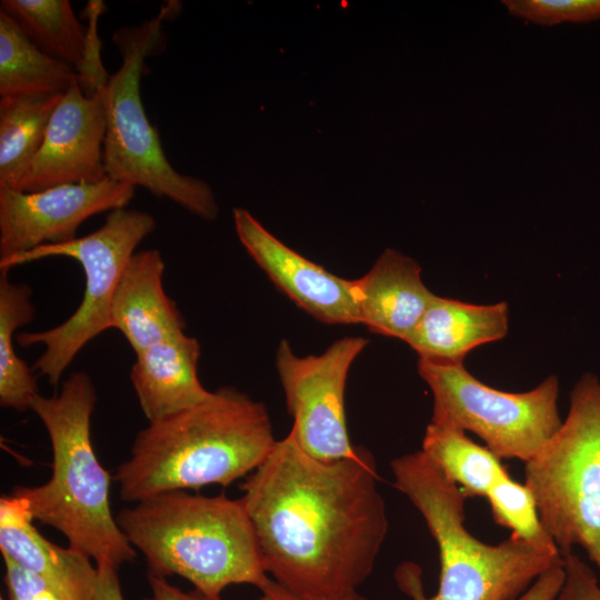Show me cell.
Instances as JSON below:
<instances>
[{"mask_svg":"<svg viewBox=\"0 0 600 600\" xmlns=\"http://www.w3.org/2000/svg\"><path fill=\"white\" fill-rule=\"evenodd\" d=\"M241 490L273 581L297 596L322 599L358 590L369 578L389 520L368 450L321 460L290 431Z\"/></svg>","mask_w":600,"mask_h":600,"instance_id":"cell-1","label":"cell"},{"mask_svg":"<svg viewBox=\"0 0 600 600\" xmlns=\"http://www.w3.org/2000/svg\"><path fill=\"white\" fill-rule=\"evenodd\" d=\"M276 442L264 404L224 387L189 409L149 422L113 479L120 498L132 503L207 484L228 487L253 472Z\"/></svg>","mask_w":600,"mask_h":600,"instance_id":"cell-2","label":"cell"},{"mask_svg":"<svg viewBox=\"0 0 600 600\" xmlns=\"http://www.w3.org/2000/svg\"><path fill=\"white\" fill-rule=\"evenodd\" d=\"M393 486L423 518L440 561L439 587L427 597L421 569L403 562L396 570L399 589L411 600H517L544 571L562 561L512 536L489 544L466 528L462 490L421 451L390 462Z\"/></svg>","mask_w":600,"mask_h":600,"instance_id":"cell-3","label":"cell"},{"mask_svg":"<svg viewBox=\"0 0 600 600\" xmlns=\"http://www.w3.org/2000/svg\"><path fill=\"white\" fill-rule=\"evenodd\" d=\"M116 519L148 576H178L212 598L232 584L261 591L270 581L241 498L169 491L123 508Z\"/></svg>","mask_w":600,"mask_h":600,"instance_id":"cell-4","label":"cell"},{"mask_svg":"<svg viewBox=\"0 0 600 600\" xmlns=\"http://www.w3.org/2000/svg\"><path fill=\"white\" fill-rule=\"evenodd\" d=\"M97 392L90 376L72 372L51 397L38 393L30 410L43 423L52 449V472L40 486L16 487L34 521L61 532L68 546L96 564L116 568L134 560L137 552L120 529L110 506V474L91 441V416Z\"/></svg>","mask_w":600,"mask_h":600,"instance_id":"cell-5","label":"cell"},{"mask_svg":"<svg viewBox=\"0 0 600 600\" xmlns=\"http://www.w3.org/2000/svg\"><path fill=\"white\" fill-rule=\"evenodd\" d=\"M174 7L162 6L157 17L121 27L112 34L121 63L99 89L106 113L103 164L110 179L142 187L211 221L219 214L212 189L204 180L182 174L172 167L141 100L140 80L146 60L164 50L167 38L162 26Z\"/></svg>","mask_w":600,"mask_h":600,"instance_id":"cell-6","label":"cell"},{"mask_svg":"<svg viewBox=\"0 0 600 600\" xmlns=\"http://www.w3.org/2000/svg\"><path fill=\"white\" fill-rule=\"evenodd\" d=\"M541 522L560 554L581 547L600 572V378L582 376L557 433L524 463Z\"/></svg>","mask_w":600,"mask_h":600,"instance_id":"cell-7","label":"cell"},{"mask_svg":"<svg viewBox=\"0 0 600 600\" xmlns=\"http://www.w3.org/2000/svg\"><path fill=\"white\" fill-rule=\"evenodd\" d=\"M156 226L154 217L146 211L119 208L108 214L98 230L84 237L43 244L0 261V270L8 271L49 257H69L83 269L86 288L81 303L64 322L44 331L16 336V342L21 347L44 346L33 368L49 383L58 384L79 351L111 328V303L121 276L138 244L154 231Z\"/></svg>","mask_w":600,"mask_h":600,"instance_id":"cell-8","label":"cell"},{"mask_svg":"<svg viewBox=\"0 0 600 600\" xmlns=\"http://www.w3.org/2000/svg\"><path fill=\"white\" fill-rule=\"evenodd\" d=\"M418 372L432 393L431 422L477 434L500 459L526 463L562 424L556 376L529 391L506 392L478 380L463 363L419 359Z\"/></svg>","mask_w":600,"mask_h":600,"instance_id":"cell-9","label":"cell"},{"mask_svg":"<svg viewBox=\"0 0 600 600\" xmlns=\"http://www.w3.org/2000/svg\"><path fill=\"white\" fill-rule=\"evenodd\" d=\"M368 341L346 337L319 356L298 357L288 341L277 350L276 366L293 418L290 429L300 447L321 460L356 456L349 438L344 391L349 369Z\"/></svg>","mask_w":600,"mask_h":600,"instance_id":"cell-10","label":"cell"},{"mask_svg":"<svg viewBox=\"0 0 600 600\" xmlns=\"http://www.w3.org/2000/svg\"><path fill=\"white\" fill-rule=\"evenodd\" d=\"M134 190L109 177L38 192L0 189V261L43 244L73 240L91 216L126 208Z\"/></svg>","mask_w":600,"mask_h":600,"instance_id":"cell-11","label":"cell"},{"mask_svg":"<svg viewBox=\"0 0 600 600\" xmlns=\"http://www.w3.org/2000/svg\"><path fill=\"white\" fill-rule=\"evenodd\" d=\"M106 113L99 90L86 94L73 83L56 108L43 142L17 191L38 192L70 183H93L103 164Z\"/></svg>","mask_w":600,"mask_h":600,"instance_id":"cell-12","label":"cell"},{"mask_svg":"<svg viewBox=\"0 0 600 600\" xmlns=\"http://www.w3.org/2000/svg\"><path fill=\"white\" fill-rule=\"evenodd\" d=\"M233 222L250 257L300 308L324 323H361L354 280L339 278L293 251L246 209H233Z\"/></svg>","mask_w":600,"mask_h":600,"instance_id":"cell-13","label":"cell"},{"mask_svg":"<svg viewBox=\"0 0 600 600\" xmlns=\"http://www.w3.org/2000/svg\"><path fill=\"white\" fill-rule=\"evenodd\" d=\"M33 521L23 498L1 496V554L40 578L62 600H93L98 570L91 558L46 539Z\"/></svg>","mask_w":600,"mask_h":600,"instance_id":"cell-14","label":"cell"},{"mask_svg":"<svg viewBox=\"0 0 600 600\" xmlns=\"http://www.w3.org/2000/svg\"><path fill=\"white\" fill-rule=\"evenodd\" d=\"M164 268L158 250L138 251L116 289L110 326L124 336L136 353L184 332V318L163 289Z\"/></svg>","mask_w":600,"mask_h":600,"instance_id":"cell-15","label":"cell"},{"mask_svg":"<svg viewBox=\"0 0 600 600\" xmlns=\"http://www.w3.org/2000/svg\"><path fill=\"white\" fill-rule=\"evenodd\" d=\"M354 283L361 324L404 342L436 297L422 282L419 263L393 249Z\"/></svg>","mask_w":600,"mask_h":600,"instance_id":"cell-16","label":"cell"},{"mask_svg":"<svg viewBox=\"0 0 600 600\" xmlns=\"http://www.w3.org/2000/svg\"><path fill=\"white\" fill-rule=\"evenodd\" d=\"M201 348L184 332L164 339L138 353L130 380L149 422L189 409L206 399L208 391L198 377Z\"/></svg>","mask_w":600,"mask_h":600,"instance_id":"cell-17","label":"cell"},{"mask_svg":"<svg viewBox=\"0 0 600 600\" xmlns=\"http://www.w3.org/2000/svg\"><path fill=\"white\" fill-rule=\"evenodd\" d=\"M508 304H472L436 296L406 340L419 359L463 363L472 349L508 333Z\"/></svg>","mask_w":600,"mask_h":600,"instance_id":"cell-18","label":"cell"},{"mask_svg":"<svg viewBox=\"0 0 600 600\" xmlns=\"http://www.w3.org/2000/svg\"><path fill=\"white\" fill-rule=\"evenodd\" d=\"M64 93L0 97V189L18 190Z\"/></svg>","mask_w":600,"mask_h":600,"instance_id":"cell-19","label":"cell"},{"mask_svg":"<svg viewBox=\"0 0 600 600\" xmlns=\"http://www.w3.org/2000/svg\"><path fill=\"white\" fill-rule=\"evenodd\" d=\"M76 82H79L76 68L40 50L0 10V97L64 93Z\"/></svg>","mask_w":600,"mask_h":600,"instance_id":"cell-20","label":"cell"},{"mask_svg":"<svg viewBox=\"0 0 600 600\" xmlns=\"http://www.w3.org/2000/svg\"><path fill=\"white\" fill-rule=\"evenodd\" d=\"M421 451L467 498H486L496 483L509 476L496 453L461 429L430 422Z\"/></svg>","mask_w":600,"mask_h":600,"instance_id":"cell-21","label":"cell"},{"mask_svg":"<svg viewBox=\"0 0 600 600\" xmlns=\"http://www.w3.org/2000/svg\"><path fill=\"white\" fill-rule=\"evenodd\" d=\"M32 289L0 270V404L23 412L39 393L32 370L14 350L16 331L34 317Z\"/></svg>","mask_w":600,"mask_h":600,"instance_id":"cell-22","label":"cell"},{"mask_svg":"<svg viewBox=\"0 0 600 600\" xmlns=\"http://www.w3.org/2000/svg\"><path fill=\"white\" fill-rule=\"evenodd\" d=\"M27 37L47 54L76 68L84 67L88 28L77 19L68 0H2Z\"/></svg>","mask_w":600,"mask_h":600,"instance_id":"cell-23","label":"cell"},{"mask_svg":"<svg viewBox=\"0 0 600 600\" xmlns=\"http://www.w3.org/2000/svg\"><path fill=\"white\" fill-rule=\"evenodd\" d=\"M486 498L494 521L510 529V536L541 550L559 552L541 522L534 497L524 483L508 476L496 483Z\"/></svg>","mask_w":600,"mask_h":600,"instance_id":"cell-24","label":"cell"},{"mask_svg":"<svg viewBox=\"0 0 600 600\" xmlns=\"http://www.w3.org/2000/svg\"><path fill=\"white\" fill-rule=\"evenodd\" d=\"M501 3L511 14L548 27L600 19V0H502Z\"/></svg>","mask_w":600,"mask_h":600,"instance_id":"cell-25","label":"cell"},{"mask_svg":"<svg viewBox=\"0 0 600 600\" xmlns=\"http://www.w3.org/2000/svg\"><path fill=\"white\" fill-rule=\"evenodd\" d=\"M564 578L554 600H600L593 570L573 551L561 554Z\"/></svg>","mask_w":600,"mask_h":600,"instance_id":"cell-26","label":"cell"},{"mask_svg":"<svg viewBox=\"0 0 600 600\" xmlns=\"http://www.w3.org/2000/svg\"><path fill=\"white\" fill-rule=\"evenodd\" d=\"M8 600H62L44 581L2 556Z\"/></svg>","mask_w":600,"mask_h":600,"instance_id":"cell-27","label":"cell"},{"mask_svg":"<svg viewBox=\"0 0 600 600\" xmlns=\"http://www.w3.org/2000/svg\"><path fill=\"white\" fill-rule=\"evenodd\" d=\"M563 561L544 571L517 600H554L563 582Z\"/></svg>","mask_w":600,"mask_h":600,"instance_id":"cell-28","label":"cell"},{"mask_svg":"<svg viewBox=\"0 0 600 600\" xmlns=\"http://www.w3.org/2000/svg\"><path fill=\"white\" fill-rule=\"evenodd\" d=\"M150 594L142 600H221V598L209 597L196 589L192 591H182L172 586L164 578L148 576ZM257 600H270L264 593H261Z\"/></svg>","mask_w":600,"mask_h":600,"instance_id":"cell-29","label":"cell"},{"mask_svg":"<svg viewBox=\"0 0 600 600\" xmlns=\"http://www.w3.org/2000/svg\"><path fill=\"white\" fill-rule=\"evenodd\" d=\"M97 566V583L93 600H124L118 577V568L109 562Z\"/></svg>","mask_w":600,"mask_h":600,"instance_id":"cell-30","label":"cell"},{"mask_svg":"<svg viewBox=\"0 0 600 600\" xmlns=\"http://www.w3.org/2000/svg\"><path fill=\"white\" fill-rule=\"evenodd\" d=\"M261 593H264L270 600H369L364 596L360 594L358 590L350 591L337 597L322 598V599H310L297 596L272 579L266 584L261 590Z\"/></svg>","mask_w":600,"mask_h":600,"instance_id":"cell-31","label":"cell"},{"mask_svg":"<svg viewBox=\"0 0 600 600\" xmlns=\"http://www.w3.org/2000/svg\"><path fill=\"white\" fill-rule=\"evenodd\" d=\"M0 600H3V598L1 597Z\"/></svg>","mask_w":600,"mask_h":600,"instance_id":"cell-32","label":"cell"}]
</instances>
